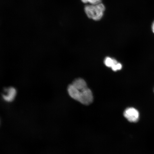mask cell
<instances>
[{"label": "cell", "instance_id": "cell-6", "mask_svg": "<svg viewBox=\"0 0 154 154\" xmlns=\"http://www.w3.org/2000/svg\"><path fill=\"white\" fill-rule=\"evenodd\" d=\"M122 68V65H121L120 63H118L114 65V66L112 68V69L113 71L116 72V71L121 70Z\"/></svg>", "mask_w": 154, "mask_h": 154}, {"label": "cell", "instance_id": "cell-1", "mask_svg": "<svg viewBox=\"0 0 154 154\" xmlns=\"http://www.w3.org/2000/svg\"><path fill=\"white\" fill-rule=\"evenodd\" d=\"M67 90L71 97L83 104L89 105L93 101V94L88 87L85 81L82 79L75 80L69 86Z\"/></svg>", "mask_w": 154, "mask_h": 154}, {"label": "cell", "instance_id": "cell-8", "mask_svg": "<svg viewBox=\"0 0 154 154\" xmlns=\"http://www.w3.org/2000/svg\"><path fill=\"white\" fill-rule=\"evenodd\" d=\"M83 3H86L89 2L88 0H81Z\"/></svg>", "mask_w": 154, "mask_h": 154}, {"label": "cell", "instance_id": "cell-2", "mask_svg": "<svg viewBox=\"0 0 154 154\" xmlns=\"http://www.w3.org/2000/svg\"><path fill=\"white\" fill-rule=\"evenodd\" d=\"M105 10L104 5L101 3L96 5H87L85 8V11L88 18L96 21L102 18Z\"/></svg>", "mask_w": 154, "mask_h": 154}, {"label": "cell", "instance_id": "cell-5", "mask_svg": "<svg viewBox=\"0 0 154 154\" xmlns=\"http://www.w3.org/2000/svg\"><path fill=\"white\" fill-rule=\"evenodd\" d=\"M118 63L117 61L115 59H112L109 57H106L104 61L106 66L108 67H111V68Z\"/></svg>", "mask_w": 154, "mask_h": 154}, {"label": "cell", "instance_id": "cell-7", "mask_svg": "<svg viewBox=\"0 0 154 154\" xmlns=\"http://www.w3.org/2000/svg\"><path fill=\"white\" fill-rule=\"evenodd\" d=\"M101 0H88L89 3L92 5H97L98 4L101 3Z\"/></svg>", "mask_w": 154, "mask_h": 154}, {"label": "cell", "instance_id": "cell-9", "mask_svg": "<svg viewBox=\"0 0 154 154\" xmlns=\"http://www.w3.org/2000/svg\"><path fill=\"white\" fill-rule=\"evenodd\" d=\"M152 31L154 33V22L153 23L152 26Z\"/></svg>", "mask_w": 154, "mask_h": 154}, {"label": "cell", "instance_id": "cell-4", "mask_svg": "<svg viewBox=\"0 0 154 154\" xmlns=\"http://www.w3.org/2000/svg\"><path fill=\"white\" fill-rule=\"evenodd\" d=\"M5 91L6 94L3 95L4 100L7 102L12 101L16 95V90L14 88L10 87L6 89Z\"/></svg>", "mask_w": 154, "mask_h": 154}, {"label": "cell", "instance_id": "cell-3", "mask_svg": "<svg viewBox=\"0 0 154 154\" xmlns=\"http://www.w3.org/2000/svg\"><path fill=\"white\" fill-rule=\"evenodd\" d=\"M124 117L131 122H136L139 120L140 114L137 109L133 107H129L125 109Z\"/></svg>", "mask_w": 154, "mask_h": 154}]
</instances>
